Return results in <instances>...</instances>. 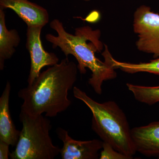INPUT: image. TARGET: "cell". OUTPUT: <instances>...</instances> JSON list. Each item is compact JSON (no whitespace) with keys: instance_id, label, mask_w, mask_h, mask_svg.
<instances>
[{"instance_id":"cell-1","label":"cell","mask_w":159,"mask_h":159,"mask_svg":"<svg viewBox=\"0 0 159 159\" xmlns=\"http://www.w3.org/2000/svg\"><path fill=\"white\" fill-rule=\"evenodd\" d=\"M77 66L67 57L40 73L31 85L19 91L21 110L31 116L54 117L71 105L69 91L77 80Z\"/></svg>"},{"instance_id":"cell-2","label":"cell","mask_w":159,"mask_h":159,"mask_svg":"<svg viewBox=\"0 0 159 159\" xmlns=\"http://www.w3.org/2000/svg\"><path fill=\"white\" fill-rule=\"evenodd\" d=\"M50 25L57 35L47 34L46 40L52 44L53 48H59L66 57L73 55L77 61V67L81 74H85L86 68L89 69L92 74L89 84L96 93L102 94L103 82L115 79L117 74L109 63L105 61L102 62L95 55L96 52H100L103 48V44L99 40L100 31L85 26L77 28L74 34H71L57 19L53 20Z\"/></svg>"},{"instance_id":"cell-3","label":"cell","mask_w":159,"mask_h":159,"mask_svg":"<svg viewBox=\"0 0 159 159\" xmlns=\"http://www.w3.org/2000/svg\"><path fill=\"white\" fill-rule=\"evenodd\" d=\"M74 97L88 107L93 114L92 129L103 142L117 151L132 159L136 152L128 120L123 111L113 101L99 103L77 87Z\"/></svg>"},{"instance_id":"cell-4","label":"cell","mask_w":159,"mask_h":159,"mask_svg":"<svg viewBox=\"0 0 159 159\" xmlns=\"http://www.w3.org/2000/svg\"><path fill=\"white\" fill-rule=\"evenodd\" d=\"M22 128L11 159H53L61 149L53 144L50 135L51 121L42 115L31 116L21 111Z\"/></svg>"},{"instance_id":"cell-5","label":"cell","mask_w":159,"mask_h":159,"mask_svg":"<svg viewBox=\"0 0 159 159\" xmlns=\"http://www.w3.org/2000/svg\"><path fill=\"white\" fill-rule=\"evenodd\" d=\"M134 31L138 34L136 42L139 51L159 57V14L142 6L137 9L134 16Z\"/></svg>"},{"instance_id":"cell-6","label":"cell","mask_w":159,"mask_h":159,"mask_svg":"<svg viewBox=\"0 0 159 159\" xmlns=\"http://www.w3.org/2000/svg\"><path fill=\"white\" fill-rule=\"evenodd\" d=\"M43 26L30 25L27 27L26 48L31 58V68L28 85H31L40 74L43 68L53 66L59 62V58L54 53L47 52L44 49L40 38Z\"/></svg>"},{"instance_id":"cell-7","label":"cell","mask_w":159,"mask_h":159,"mask_svg":"<svg viewBox=\"0 0 159 159\" xmlns=\"http://www.w3.org/2000/svg\"><path fill=\"white\" fill-rule=\"evenodd\" d=\"M58 138L63 143L60 154L62 159H96L99 157L103 141L98 139L89 141H77L69 135L67 131L57 128Z\"/></svg>"},{"instance_id":"cell-8","label":"cell","mask_w":159,"mask_h":159,"mask_svg":"<svg viewBox=\"0 0 159 159\" xmlns=\"http://www.w3.org/2000/svg\"><path fill=\"white\" fill-rule=\"evenodd\" d=\"M0 8L11 9L28 26H45L49 22L47 9L29 0H0Z\"/></svg>"},{"instance_id":"cell-9","label":"cell","mask_w":159,"mask_h":159,"mask_svg":"<svg viewBox=\"0 0 159 159\" xmlns=\"http://www.w3.org/2000/svg\"><path fill=\"white\" fill-rule=\"evenodd\" d=\"M136 151L148 157H159V121L131 129Z\"/></svg>"},{"instance_id":"cell-10","label":"cell","mask_w":159,"mask_h":159,"mask_svg":"<svg viewBox=\"0 0 159 159\" xmlns=\"http://www.w3.org/2000/svg\"><path fill=\"white\" fill-rule=\"evenodd\" d=\"M10 91L11 85L10 82H8L0 97V141L14 147L17 145L20 131L16 129L10 114Z\"/></svg>"},{"instance_id":"cell-11","label":"cell","mask_w":159,"mask_h":159,"mask_svg":"<svg viewBox=\"0 0 159 159\" xmlns=\"http://www.w3.org/2000/svg\"><path fill=\"white\" fill-rule=\"evenodd\" d=\"M4 9L0 8V70H3L5 61L10 59L20 42V38L16 29L9 30L6 25Z\"/></svg>"},{"instance_id":"cell-12","label":"cell","mask_w":159,"mask_h":159,"mask_svg":"<svg viewBox=\"0 0 159 159\" xmlns=\"http://www.w3.org/2000/svg\"><path fill=\"white\" fill-rule=\"evenodd\" d=\"M105 59L115 70L120 69L123 72L129 74L147 72L159 75V58L148 62L131 63L118 61L114 59L109 53L106 55Z\"/></svg>"},{"instance_id":"cell-13","label":"cell","mask_w":159,"mask_h":159,"mask_svg":"<svg viewBox=\"0 0 159 159\" xmlns=\"http://www.w3.org/2000/svg\"><path fill=\"white\" fill-rule=\"evenodd\" d=\"M129 90L139 102L152 105L159 102V86L149 87L126 84Z\"/></svg>"},{"instance_id":"cell-14","label":"cell","mask_w":159,"mask_h":159,"mask_svg":"<svg viewBox=\"0 0 159 159\" xmlns=\"http://www.w3.org/2000/svg\"><path fill=\"white\" fill-rule=\"evenodd\" d=\"M100 159H129L121 152L117 151L108 143L103 142L102 148L100 154Z\"/></svg>"},{"instance_id":"cell-15","label":"cell","mask_w":159,"mask_h":159,"mask_svg":"<svg viewBox=\"0 0 159 159\" xmlns=\"http://www.w3.org/2000/svg\"><path fill=\"white\" fill-rule=\"evenodd\" d=\"M10 145L3 141H0V159L9 158Z\"/></svg>"},{"instance_id":"cell-16","label":"cell","mask_w":159,"mask_h":159,"mask_svg":"<svg viewBox=\"0 0 159 159\" xmlns=\"http://www.w3.org/2000/svg\"><path fill=\"white\" fill-rule=\"evenodd\" d=\"M83 1H86V2H89V1H90V0H83Z\"/></svg>"},{"instance_id":"cell-17","label":"cell","mask_w":159,"mask_h":159,"mask_svg":"<svg viewBox=\"0 0 159 159\" xmlns=\"http://www.w3.org/2000/svg\"><path fill=\"white\" fill-rule=\"evenodd\" d=\"M158 158L159 159V157H158Z\"/></svg>"}]
</instances>
